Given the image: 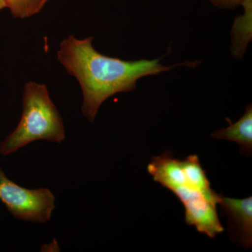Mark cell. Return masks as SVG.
<instances>
[{
    "label": "cell",
    "instance_id": "6da1fadb",
    "mask_svg": "<svg viewBox=\"0 0 252 252\" xmlns=\"http://www.w3.org/2000/svg\"><path fill=\"white\" fill-rule=\"evenodd\" d=\"M94 37L79 39L69 35L62 41L58 60L69 75L77 79L83 93L81 112L93 123L106 99L119 93L135 91L141 78L168 72L177 66L195 67L200 63L185 62L165 66L158 59L124 61L100 54L93 46Z\"/></svg>",
    "mask_w": 252,
    "mask_h": 252
},
{
    "label": "cell",
    "instance_id": "7a4b0ae2",
    "mask_svg": "<svg viewBox=\"0 0 252 252\" xmlns=\"http://www.w3.org/2000/svg\"><path fill=\"white\" fill-rule=\"evenodd\" d=\"M147 171L153 180L172 192L183 204L185 220H191L217 207L222 195L212 189L195 154L181 160L171 152L152 158Z\"/></svg>",
    "mask_w": 252,
    "mask_h": 252
},
{
    "label": "cell",
    "instance_id": "3957f363",
    "mask_svg": "<svg viewBox=\"0 0 252 252\" xmlns=\"http://www.w3.org/2000/svg\"><path fill=\"white\" fill-rule=\"evenodd\" d=\"M65 130L61 114L45 84L28 81L23 89V113L17 127L0 144V154L8 156L34 141L61 143Z\"/></svg>",
    "mask_w": 252,
    "mask_h": 252
},
{
    "label": "cell",
    "instance_id": "277c9868",
    "mask_svg": "<svg viewBox=\"0 0 252 252\" xmlns=\"http://www.w3.org/2000/svg\"><path fill=\"white\" fill-rule=\"evenodd\" d=\"M54 193L46 188L28 189L9 180L0 167V201L17 220L49 221L55 210Z\"/></svg>",
    "mask_w": 252,
    "mask_h": 252
},
{
    "label": "cell",
    "instance_id": "5b68a950",
    "mask_svg": "<svg viewBox=\"0 0 252 252\" xmlns=\"http://www.w3.org/2000/svg\"><path fill=\"white\" fill-rule=\"evenodd\" d=\"M219 205L228 219L232 240L244 248H252V197L237 199L222 195Z\"/></svg>",
    "mask_w": 252,
    "mask_h": 252
},
{
    "label": "cell",
    "instance_id": "8992f818",
    "mask_svg": "<svg viewBox=\"0 0 252 252\" xmlns=\"http://www.w3.org/2000/svg\"><path fill=\"white\" fill-rule=\"evenodd\" d=\"M229 126L225 128L215 131L212 138L232 141L240 146V152L244 155L251 156L252 153V106L248 104L245 114L235 123L226 118Z\"/></svg>",
    "mask_w": 252,
    "mask_h": 252
},
{
    "label": "cell",
    "instance_id": "52a82bcc",
    "mask_svg": "<svg viewBox=\"0 0 252 252\" xmlns=\"http://www.w3.org/2000/svg\"><path fill=\"white\" fill-rule=\"evenodd\" d=\"M241 6L245 13L235 18L230 32V51L233 58L238 60L243 59L252 40V0H244Z\"/></svg>",
    "mask_w": 252,
    "mask_h": 252
},
{
    "label": "cell",
    "instance_id": "ba28073f",
    "mask_svg": "<svg viewBox=\"0 0 252 252\" xmlns=\"http://www.w3.org/2000/svg\"><path fill=\"white\" fill-rule=\"evenodd\" d=\"M48 0H6V6L16 18H27L39 14Z\"/></svg>",
    "mask_w": 252,
    "mask_h": 252
},
{
    "label": "cell",
    "instance_id": "9c48e42d",
    "mask_svg": "<svg viewBox=\"0 0 252 252\" xmlns=\"http://www.w3.org/2000/svg\"><path fill=\"white\" fill-rule=\"evenodd\" d=\"M214 6L220 9H235L241 6L244 0H209Z\"/></svg>",
    "mask_w": 252,
    "mask_h": 252
},
{
    "label": "cell",
    "instance_id": "30bf717a",
    "mask_svg": "<svg viewBox=\"0 0 252 252\" xmlns=\"http://www.w3.org/2000/svg\"><path fill=\"white\" fill-rule=\"evenodd\" d=\"M7 8L6 6V0H0V10Z\"/></svg>",
    "mask_w": 252,
    "mask_h": 252
}]
</instances>
